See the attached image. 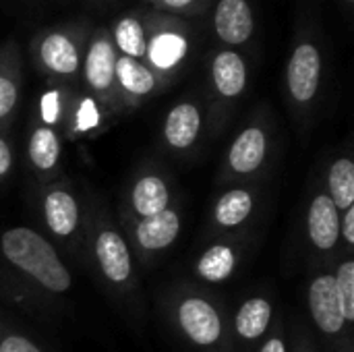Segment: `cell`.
<instances>
[{"instance_id":"7c38bea8","label":"cell","mask_w":354,"mask_h":352,"mask_svg":"<svg viewBox=\"0 0 354 352\" xmlns=\"http://www.w3.org/2000/svg\"><path fill=\"white\" fill-rule=\"evenodd\" d=\"M261 195L255 187L236 185L218 195L212 207V230L220 239H239L255 220Z\"/></svg>"},{"instance_id":"5b68a950","label":"cell","mask_w":354,"mask_h":352,"mask_svg":"<svg viewBox=\"0 0 354 352\" xmlns=\"http://www.w3.org/2000/svg\"><path fill=\"white\" fill-rule=\"evenodd\" d=\"M274 151L272 120L268 116H253L230 141L220 176L224 183L255 185V180L270 168Z\"/></svg>"},{"instance_id":"d6986e66","label":"cell","mask_w":354,"mask_h":352,"mask_svg":"<svg viewBox=\"0 0 354 352\" xmlns=\"http://www.w3.org/2000/svg\"><path fill=\"white\" fill-rule=\"evenodd\" d=\"M27 160L39 183L60 174L62 137L60 131L46 120H37L27 139Z\"/></svg>"},{"instance_id":"9a60e30c","label":"cell","mask_w":354,"mask_h":352,"mask_svg":"<svg viewBox=\"0 0 354 352\" xmlns=\"http://www.w3.org/2000/svg\"><path fill=\"white\" fill-rule=\"evenodd\" d=\"M276 319L274 301L266 295H251L243 301L236 313L230 317V344L232 352L241 349L249 352L259 346L268 336L272 324Z\"/></svg>"},{"instance_id":"f1b7e54d","label":"cell","mask_w":354,"mask_h":352,"mask_svg":"<svg viewBox=\"0 0 354 352\" xmlns=\"http://www.w3.org/2000/svg\"><path fill=\"white\" fill-rule=\"evenodd\" d=\"M340 241L344 243V249L351 255L354 247V205L340 212Z\"/></svg>"},{"instance_id":"9c48e42d","label":"cell","mask_w":354,"mask_h":352,"mask_svg":"<svg viewBox=\"0 0 354 352\" xmlns=\"http://www.w3.org/2000/svg\"><path fill=\"white\" fill-rule=\"evenodd\" d=\"M127 226V243L133 251V257L149 266L156 255L170 249L183 230V214L176 205H170L166 212L139 220H120Z\"/></svg>"},{"instance_id":"1f68e13d","label":"cell","mask_w":354,"mask_h":352,"mask_svg":"<svg viewBox=\"0 0 354 352\" xmlns=\"http://www.w3.org/2000/svg\"><path fill=\"white\" fill-rule=\"evenodd\" d=\"M344 2H346V4H348V6H351V4H353L354 0H344Z\"/></svg>"},{"instance_id":"ffe728a7","label":"cell","mask_w":354,"mask_h":352,"mask_svg":"<svg viewBox=\"0 0 354 352\" xmlns=\"http://www.w3.org/2000/svg\"><path fill=\"white\" fill-rule=\"evenodd\" d=\"M147 25V64L158 71L162 77L170 79L172 68L185 58L189 44L183 31L172 29V25L164 23L162 27H151L149 17H145Z\"/></svg>"},{"instance_id":"8992f818","label":"cell","mask_w":354,"mask_h":352,"mask_svg":"<svg viewBox=\"0 0 354 352\" xmlns=\"http://www.w3.org/2000/svg\"><path fill=\"white\" fill-rule=\"evenodd\" d=\"M85 31L79 25H62L39 31L31 41L37 71L50 81L71 83L81 75Z\"/></svg>"},{"instance_id":"6da1fadb","label":"cell","mask_w":354,"mask_h":352,"mask_svg":"<svg viewBox=\"0 0 354 352\" xmlns=\"http://www.w3.org/2000/svg\"><path fill=\"white\" fill-rule=\"evenodd\" d=\"M85 197V268H89L110 297L131 309H141L139 280L133 251L108 205L95 193Z\"/></svg>"},{"instance_id":"484cf974","label":"cell","mask_w":354,"mask_h":352,"mask_svg":"<svg viewBox=\"0 0 354 352\" xmlns=\"http://www.w3.org/2000/svg\"><path fill=\"white\" fill-rule=\"evenodd\" d=\"M0 352H48L33 336L0 315Z\"/></svg>"},{"instance_id":"d4e9b609","label":"cell","mask_w":354,"mask_h":352,"mask_svg":"<svg viewBox=\"0 0 354 352\" xmlns=\"http://www.w3.org/2000/svg\"><path fill=\"white\" fill-rule=\"evenodd\" d=\"M334 280H336V290H338V299H340V307H342V315L348 328H353L354 324V261L351 255H346V259H342L338 263V268L334 270Z\"/></svg>"},{"instance_id":"8fae6325","label":"cell","mask_w":354,"mask_h":352,"mask_svg":"<svg viewBox=\"0 0 354 352\" xmlns=\"http://www.w3.org/2000/svg\"><path fill=\"white\" fill-rule=\"evenodd\" d=\"M307 307L317 332L336 342V349L351 338V328L342 315L334 272H319L311 278L307 288Z\"/></svg>"},{"instance_id":"ba28073f","label":"cell","mask_w":354,"mask_h":352,"mask_svg":"<svg viewBox=\"0 0 354 352\" xmlns=\"http://www.w3.org/2000/svg\"><path fill=\"white\" fill-rule=\"evenodd\" d=\"M324 54L311 37H303L290 52L286 64V93L299 116H307L322 89Z\"/></svg>"},{"instance_id":"2e32d148","label":"cell","mask_w":354,"mask_h":352,"mask_svg":"<svg viewBox=\"0 0 354 352\" xmlns=\"http://www.w3.org/2000/svg\"><path fill=\"white\" fill-rule=\"evenodd\" d=\"M307 239L315 253L332 255L340 247V212L328 197L326 189H317L311 195L307 207Z\"/></svg>"},{"instance_id":"4316f807","label":"cell","mask_w":354,"mask_h":352,"mask_svg":"<svg viewBox=\"0 0 354 352\" xmlns=\"http://www.w3.org/2000/svg\"><path fill=\"white\" fill-rule=\"evenodd\" d=\"M153 10L166 15H199L209 0H143Z\"/></svg>"},{"instance_id":"83f0119b","label":"cell","mask_w":354,"mask_h":352,"mask_svg":"<svg viewBox=\"0 0 354 352\" xmlns=\"http://www.w3.org/2000/svg\"><path fill=\"white\" fill-rule=\"evenodd\" d=\"M257 352H290L288 344V332H286V324L282 319H274L268 336L261 340V344L257 346Z\"/></svg>"},{"instance_id":"4dcf8cb0","label":"cell","mask_w":354,"mask_h":352,"mask_svg":"<svg viewBox=\"0 0 354 352\" xmlns=\"http://www.w3.org/2000/svg\"><path fill=\"white\" fill-rule=\"evenodd\" d=\"M290 352H315V346H313V342H311L309 336L299 334V336L295 338V344H292Z\"/></svg>"},{"instance_id":"cb8c5ba5","label":"cell","mask_w":354,"mask_h":352,"mask_svg":"<svg viewBox=\"0 0 354 352\" xmlns=\"http://www.w3.org/2000/svg\"><path fill=\"white\" fill-rule=\"evenodd\" d=\"M326 193L338 212L354 205V162L351 156H338L332 160L326 174Z\"/></svg>"},{"instance_id":"3957f363","label":"cell","mask_w":354,"mask_h":352,"mask_svg":"<svg viewBox=\"0 0 354 352\" xmlns=\"http://www.w3.org/2000/svg\"><path fill=\"white\" fill-rule=\"evenodd\" d=\"M162 311L172 332L195 352H232L230 317L224 305L195 286L168 290Z\"/></svg>"},{"instance_id":"e0dca14e","label":"cell","mask_w":354,"mask_h":352,"mask_svg":"<svg viewBox=\"0 0 354 352\" xmlns=\"http://www.w3.org/2000/svg\"><path fill=\"white\" fill-rule=\"evenodd\" d=\"M168 79L153 71L147 62L118 54L116 58V85L127 110L137 108L143 100L158 93Z\"/></svg>"},{"instance_id":"30bf717a","label":"cell","mask_w":354,"mask_h":352,"mask_svg":"<svg viewBox=\"0 0 354 352\" xmlns=\"http://www.w3.org/2000/svg\"><path fill=\"white\" fill-rule=\"evenodd\" d=\"M174 201L170 174L160 164H143L135 170L127 195L124 212L120 220H139L166 212Z\"/></svg>"},{"instance_id":"5bb4252c","label":"cell","mask_w":354,"mask_h":352,"mask_svg":"<svg viewBox=\"0 0 354 352\" xmlns=\"http://www.w3.org/2000/svg\"><path fill=\"white\" fill-rule=\"evenodd\" d=\"M203 129H205L203 108L195 100H180L168 110L164 118L162 124L164 147L174 156L187 158L197 149L203 137Z\"/></svg>"},{"instance_id":"603a6c76","label":"cell","mask_w":354,"mask_h":352,"mask_svg":"<svg viewBox=\"0 0 354 352\" xmlns=\"http://www.w3.org/2000/svg\"><path fill=\"white\" fill-rule=\"evenodd\" d=\"M114 46L118 54L137 58L141 62H147V25L145 17L133 12L120 17L114 27H110Z\"/></svg>"},{"instance_id":"7a4b0ae2","label":"cell","mask_w":354,"mask_h":352,"mask_svg":"<svg viewBox=\"0 0 354 352\" xmlns=\"http://www.w3.org/2000/svg\"><path fill=\"white\" fill-rule=\"evenodd\" d=\"M0 259L39 299H60L73 290V274L62 253L35 228L10 226L0 232Z\"/></svg>"},{"instance_id":"7402d4cb","label":"cell","mask_w":354,"mask_h":352,"mask_svg":"<svg viewBox=\"0 0 354 352\" xmlns=\"http://www.w3.org/2000/svg\"><path fill=\"white\" fill-rule=\"evenodd\" d=\"M23 89L21 52L15 39L0 46V131L12 122Z\"/></svg>"},{"instance_id":"277c9868","label":"cell","mask_w":354,"mask_h":352,"mask_svg":"<svg viewBox=\"0 0 354 352\" xmlns=\"http://www.w3.org/2000/svg\"><path fill=\"white\" fill-rule=\"evenodd\" d=\"M37 216L44 237L77 263L85 266V197L73 180L58 174L37 187Z\"/></svg>"},{"instance_id":"f546056e","label":"cell","mask_w":354,"mask_h":352,"mask_svg":"<svg viewBox=\"0 0 354 352\" xmlns=\"http://www.w3.org/2000/svg\"><path fill=\"white\" fill-rule=\"evenodd\" d=\"M12 164H15V154H12V145L10 141L0 135V183L6 180L12 172Z\"/></svg>"},{"instance_id":"4fadbf2b","label":"cell","mask_w":354,"mask_h":352,"mask_svg":"<svg viewBox=\"0 0 354 352\" xmlns=\"http://www.w3.org/2000/svg\"><path fill=\"white\" fill-rule=\"evenodd\" d=\"M209 79H212V91H214V114H216V129L220 114L226 112V108L234 106L249 83V68L245 62V56L236 50H220L212 58L209 66Z\"/></svg>"},{"instance_id":"52a82bcc","label":"cell","mask_w":354,"mask_h":352,"mask_svg":"<svg viewBox=\"0 0 354 352\" xmlns=\"http://www.w3.org/2000/svg\"><path fill=\"white\" fill-rule=\"evenodd\" d=\"M116 58L118 50L114 46L110 27L95 29L93 35L87 39L83 52L81 77L93 102H97L110 114L127 112V106L116 85Z\"/></svg>"},{"instance_id":"ac0fdd59","label":"cell","mask_w":354,"mask_h":352,"mask_svg":"<svg viewBox=\"0 0 354 352\" xmlns=\"http://www.w3.org/2000/svg\"><path fill=\"white\" fill-rule=\"evenodd\" d=\"M247 243L243 239H220L205 247L195 261V274L201 282L224 284L241 268Z\"/></svg>"},{"instance_id":"44dd1931","label":"cell","mask_w":354,"mask_h":352,"mask_svg":"<svg viewBox=\"0 0 354 352\" xmlns=\"http://www.w3.org/2000/svg\"><path fill=\"white\" fill-rule=\"evenodd\" d=\"M214 31L216 37L230 46H243L253 37L255 17L247 0H218L214 6Z\"/></svg>"}]
</instances>
